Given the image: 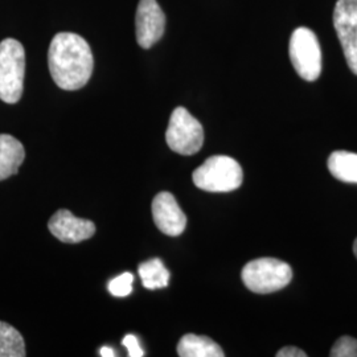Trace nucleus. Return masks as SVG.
<instances>
[{
	"mask_svg": "<svg viewBox=\"0 0 357 357\" xmlns=\"http://www.w3.org/2000/svg\"><path fill=\"white\" fill-rule=\"evenodd\" d=\"M168 147L180 155L199 153L204 143V128L185 107H176L166 132Z\"/></svg>",
	"mask_w": 357,
	"mask_h": 357,
	"instance_id": "nucleus-5",
	"label": "nucleus"
},
{
	"mask_svg": "<svg viewBox=\"0 0 357 357\" xmlns=\"http://www.w3.org/2000/svg\"><path fill=\"white\" fill-rule=\"evenodd\" d=\"M142 283L149 290L165 289L169 282V271L159 258H153L147 262H143L138 268Z\"/></svg>",
	"mask_w": 357,
	"mask_h": 357,
	"instance_id": "nucleus-14",
	"label": "nucleus"
},
{
	"mask_svg": "<svg viewBox=\"0 0 357 357\" xmlns=\"http://www.w3.org/2000/svg\"><path fill=\"white\" fill-rule=\"evenodd\" d=\"M331 357H357V340L351 336L340 337L332 347Z\"/></svg>",
	"mask_w": 357,
	"mask_h": 357,
	"instance_id": "nucleus-17",
	"label": "nucleus"
},
{
	"mask_svg": "<svg viewBox=\"0 0 357 357\" xmlns=\"http://www.w3.org/2000/svg\"><path fill=\"white\" fill-rule=\"evenodd\" d=\"M166 15L156 0H139L135 15L137 41L143 50H150L165 35Z\"/></svg>",
	"mask_w": 357,
	"mask_h": 357,
	"instance_id": "nucleus-8",
	"label": "nucleus"
},
{
	"mask_svg": "<svg viewBox=\"0 0 357 357\" xmlns=\"http://www.w3.org/2000/svg\"><path fill=\"white\" fill-rule=\"evenodd\" d=\"M180 357H224L221 347L208 336L188 333L180 339L178 344Z\"/></svg>",
	"mask_w": 357,
	"mask_h": 357,
	"instance_id": "nucleus-12",
	"label": "nucleus"
},
{
	"mask_svg": "<svg viewBox=\"0 0 357 357\" xmlns=\"http://www.w3.org/2000/svg\"><path fill=\"white\" fill-rule=\"evenodd\" d=\"M243 284L253 293L270 294L286 287L293 280L289 264L277 258H258L245 265Z\"/></svg>",
	"mask_w": 357,
	"mask_h": 357,
	"instance_id": "nucleus-4",
	"label": "nucleus"
},
{
	"mask_svg": "<svg viewBox=\"0 0 357 357\" xmlns=\"http://www.w3.org/2000/svg\"><path fill=\"white\" fill-rule=\"evenodd\" d=\"M305 351L296 348V347H284L278 351L277 357H306Z\"/></svg>",
	"mask_w": 357,
	"mask_h": 357,
	"instance_id": "nucleus-19",
	"label": "nucleus"
},
{
	"mask_svg": "<svg viewBox=\"0 0 357 357\" xmlns=\"http://www.w3.org/2000/svg\"><path fill=\"white\" fill-rule=\"evenodd\" d=\"M26 159L23 144L8 134H0V181L16 175Z\"/></svg>",
	"mask_w": 357,
	"mask_h": 357,
	"instance_id": "nucleus-11",
	"label": "nucleus"
},
{
	"mask_svg": "<svg viewBox=\"0 0 357 357\" xmlns=\"http://www.w3.org/2000/svg\"><path fill=\"white\" fill-rule=\"evenodd\" d=\"M192 178L195 185L203 191H236L243 184V168L233 158L216 155L196 168Z\"/></svg>",
	"mask_w": 357,
	"mask_h": 357,
	"instance_id": "nucleus-3",
	"label": "nucleus"
},
{
	"mask_svg": "<svg viewBox=\"0 0 357 357\" xmlns=\"http://www.w3.org/2000/svg\"><path fill=\"white\" fill-rule=\"evenodd\" d=\"M333 26L349 69L357 76V0H337Z\"/></svg>",
	"mask_w": 357,
	"mask_h": 357,
	"instance_id": "nucleus-7",
	"label": "nucleus"
},
{
	"mask_svg": "<svg viewBox=\"0 0 357 357\" xmlns=\"http://www.w3.org/2000/svg\"><path fill=\"white\" fill-rule=\"evenodd\" d=\"M122 344L128 348V356L130 357H143L146 354L142 349L139 342L135 335H126L122 340Z\"/></svg>",
	"mask_w": 357,
	"mask_h": 357,
	"instance_id": "nucleus-18",
	"label": "nucleus"
},
{
	"mask_svg": "<svg viewBox=\"0 0 357 357\" xmlns=\"http://www.w3.org/2000/svg\"><path fill=\"white\" fill-rule=\"evenodd\" d=\"M155 225L167 236H180L187 227V216L178 206L176 199L169 192L158 193L153 200Z\"/></svg>",
	"mask_w": 357,
	"mask_h": 357,
	"instance_id": "nucleus-9",
	"label": "nucleus"
},
{
	"mask_svg": "<svg viewBox=\"0 0 357 357\" xmlns=\"http://www.w3.org/2000/svg\"><path fill=\"white\" fill-rule=\"evenodd\" d=\"M100 355L102 357H114L115 352L112 348H109V347H102V348L100 349Z\"/></svg>",
	"mask_w": 357,
	"mask_h": 357,
	"instance_id": "nucleus-20",
	"label": "nucleus"
},
{
	"mask_svg": "<svg viewBox=\"0 0 357 357\" xmlns=\"http://www.w3.org/2000/svg\"><path fill=\"white\" fill-rule=\"evenodd\" d=\"M48 228L57 240L65 243L85 241L96 233L94 222L73 216V213L66 209H60L52 216Z\"/></svg>",
	"mask_w": 357,
	"mask_h": 357,
	"instance_id": "nucleus-10",
	"label": "nucleus"
},
{
	"mask_svg": "<svg viewBox=\"0 0 357 357\" xmlns=\"http://www.w3.org/2000/svg\"><path fill=\"white\" fill-rule=\"evenodd\" d=\"M26 76V51L15 38L0 43V100L17 103L23 96Z\"/></svg>",
	"mask_w": 357,
	"mask_h": 357,
	"instance_id": "nucleus-2",
	"label": "nucleus"
},
{
	"mask_svg": "<svg viewBox=\"0 0 357 357\" xmlns=\"http://www.w3.org/2000/svg\"><path fill=\"white\" fill-rule=\"evenodd\" d=\"M354 253H355L357 258V238L355 240V243H354Z\"/></svg>",
	"mask_w": 357,
	"mask_h": 357,
	"instance_id": "nucleus-21",
	"label": "nucleus"
},
{
	"mask_svg": "<svg viewBox=\"0 0 357 357\" xmlns=\"http://www.w3.org/2000/svg\"><path fill=\"white\" fill-rule=\"evenodd\" d=\"M290 59L296 73L306 81L318 79L321 73V50L317 35L306 26L296 28L290 38Z\"/></svg>",
	"mask_w": 357,
	"mask_h": 357,
	"instance_id": "nucleus-6",
	"label": "nucleus"
},
{
	"mask_svg": "<svg viewBox=\"0 0 357 357\" xmlns=\"http://www.w3.org/2000/svg\"><path fill=\"white\" fill-rule=\"evenodd\" d=\"M328 169L333 178L357 184V153L349 151H335L328 158Z\"/></svg>",
	"mask_w": 357,
	"mask_h": 357,
	"instance_id": "nucleus-13",
	"label": "nucleus"
},
{
	"mask_svg": "<svg viewBox=\"0 0 357 357\" xmlns=\"http://www.w3.org/2000/svg\"><path fill=\"white\" fill-rule=\"evenodd\" d=\"M132 283H134V275L131 273H123L109 282L107 289H109V293L113 296L125 298L132 291Z\"/></svg>",
	"mask_w": 357,
	"mask_h": 357,
	"instance_id": "nucleus-16",
	"label": "nucleus"
},
{
	"mask_svg": "<svg viewBox=\"0 0 357 357\" xmlns=\"http://www.w3.org/2000/svg\"><path fill=\"white\" fill-rule=\"evenodd\" d=\"M48 65L59 88L78 90L88 84L94 60L85 38L72 32H60L52 38Z\"/></svg>",
	"mask_w": 357,
	"mask_h": 357,
	"instance_id": "nucleus-1",
	"label": "nucleus"
},
{
	"mask_svg": "<svg viewBox=\"0 0 357 357\" xmlns=\"http://www.w3.org/2000/svg\"><path fill=\"white\" fill-rule=\"evenodd\" d=\"M26 356V343L20 332L8 323L0 321V357Z\"/></svg>",
	"mask_w": 357,
	"mask_h": 357,
	"instance_id": "nucleus-15",
	"label": "nucleus"
}]
</instances>
